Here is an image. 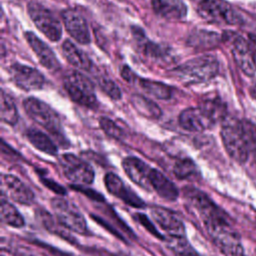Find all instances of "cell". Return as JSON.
<instances>
[{
    "label": "cell",
    "instance_id": "obj_1",
    "mask_svg": "<svg viewBox=\"0 0 256 256\" xmlns=\"http://www.w3.org/2000/svg\"><path fill=\"white\" fill-rule=\"evenodd\" d=\"M208 234L225 256H245L238 233L229 220H216L204 223Z\"/></svg>",
    "mask_w": 256,
    "mask_h": 256
},
{
    "label": "cell",
    "instance_id": "obj_2",
    "mask_svg": "<svg viewBox=\"0 0 256 256\" xmlns=\"http://www.w3.org/2000/svg\"><path fill=\"white\" fill-rule=\"evenodd\" d=\"M222 122L221 138L227 153L235 161L245 163L249 157V151L241 121L226 117Z\"/></svg>",
    "mask_w": 256,
    "mask_h": 256
},
{
    "label": "cell",
    "instance_id": "obj_3",
    "mask_svg": "<svg viewBox=\"0 0 256 256\" xmlns=\"http://www.w3.org/2000/svg\"><path fill=\"white\" fill-rule=\"evenodd\" d=\"M23 106L27 115L33 121L62 141L64 135L61 121L59 115L51 106L35 97L26 98L23 102Z\"/></svg>",
    "mask_w": 256,
    "mask_h": 256
},
{
    "label": "cell",
    "instance_id": "obj_4",
    "mask_svg": "<svg viewBox=\"0 0 256 256\" xmlns=\"http://www.w3.org/2000/svg\"><path fill=\"white\" fill-rule=\"evenodd\" d=\"M219 70L218 60L213 55H202L186 61L176 68L178 77L189 82H203L215 77Z\"/></svg>",
    "mask_w": 256,
    "mask_h": 256
},
{
    "label": "cell",
    "instance_id": "obj_5",
    "mask_svg": "<svg viewBox=\"0 0 256 256\" xmlns=\"http://www.w3.org/2000/svg\"><path fill=\"white\" fill-rule=\"evenodd\" d=\"M63 85L67 94L75 103L87 108L96 107L97 97L94 85L84 74L77 71L68 73L64 78Z\"/></svg>",
    "mask_w": 256,
    "mask_h": 256
},
{
    "label": "cell",
    "instance_id": "obj_6",
    "mask_svg": "<svg viewBox=\"0 0 256 256\" xmlns=\"http://www.w3.org/2000/svg\"><path fill=\"white\" fill-rule=\"evenodd\" d=\"M198 13L210 23L238 25L243 22L232 5L225 0H201L198 4Z\"/></svg>",
    "mask_w": 256,
    "mask_h": 256
},
{
    "label": "cell",
    "instance_id": "obj_7",
    "mask_svg": "<svg viewBox=\"0 0 256 256\" xmlns=\"http://www.w3.org/2000/svg\"><path fill=\"white\" fill-rule=\"evenodd\" d=\"M27 12L34 23L50 41L57 42L62 37V25L51 10L38 2L31 1L27 5Z\"/></svg>",
    "mask_w": 256,
    "mask_h": 256
},
{
    "label": "cell",
    "instance_id": "obj_8",
    "mask_svg": "<svg viewBox=\"0 0 256 256\" xmlns=\"http://www.w3.org/2000/svg\"><path fill=\"white\" fill-rule=\"evenodd\" d=\"M184 197L192 209L199 214L204 223L216 220H229L227 214L203 191L187 186L184 189Z\"/></svg>",
    "mask_w": 256,
    "mask_h": 256
},
{
    "label": "cell",
    "instance_id": "obj_9",
    "mask_svg": "<svg viewBox=\"0 0 256 256\" xmlns=\"http://www.w3.org/2000/svg\"><path fill=\"white\" fill-rule=\"evenodd\" d=\"M51 208L57 220L67 229L79 234L87 233V224L81 211L64 198L55 197L51 200Z\"/></svg>",
    "mask_w": 256,
    "mask_h": 256
},
{
    "label": "cell",
    "instance_id": "obj_10",
    "mask_svg": "<svg viewBox=\"0 0 256 256\" xmlns=\"http://www.w3.org/2000/svg\"><path fill=\"white\" fill-rule=\"evenodd\" d=\"M222 40L229 42L232 55L239 68L247 76H253L256 72V60L248 40L231 31H227Z\"/></svg>",
    "mask_w": 256,
    "mask_h": 256
},
{
    "label": "cell",
    "instance_id": "obj_11",
    "mask_svg": "<svg viewBox=\"0 0 256 256\" xmlns=\"http://www.w3.org/2000/svg\"><path fill=\"white\" fill-rule=\"evenodd\" d=\"M64 175L75 185H88L94 180L93 168L78 156L66 153L59 157Z\"/></svg>",
    "mask_w": 256,
    "mask_h": 256
},
{
    "label": "cell",
    "instance_id": "obj_12",
    "mask_svg": "<svg viewBox=\"0 0 256 256\" xmlns=\"http://www.w3.org/2000/svg\"><path fill=\"white\" fill-rule=\"evenodd\" d=\"M9 75L13 83L22 90H39L45 84L42 73L33 67L20 63H14L9 67Z\"/></svg>",
    "mask_w": 256,
    "mask_h": 256
},
{
    "label": "cell",
    "instance_id": "obj_13",
    "mask_svg": "<svg viewBox=\"0 0 256 256\" xmlns=\"http://www.w3.org/2000/svg\"><path fill=\"white\" fill-rule=\"evenodd\" d=\"M64 27L69 35L78 43L87 45L90 43V32L87 21L75 9L68 8L61 12Z\"/></svg>",
    "mask_w": 256,
    "mask_h": 256
},
{
    "label": "cell",
    "instance_id": "obj_14",
    "mask_svg": "<svg viewBox=\"0 0 256 256\" xmlns=\"http://www.w3.org/2000/svg\"><path fill=\"white\" fill-rule=\"evenodd\" d=\"M104 183L107 190L117 198L121 199L127 205L135 208L145 207V202L114 173H107L104 177Z\"/></svg>",
    "mask_w": 256,
    "mask_h": 256
},
{
    "label": "cell",
    "instance_id": "obj_15",
    "mask_svg": "<svg viewBox=\"0 0 256 256\" xmlns=\"http://www.w3.org/2000/svg\"><path fill=\"white\" fill-rule=\"evenodd\" d=\"M150 213L154 221L168 236H185L183 222L171 210L161 206H152L150 207Z\"/></svg>",
    "mask_w": 256,
    "mask_h": 256
},
{
    "label": "cell",
    "instance_id": "obj_16",
    "mask_svg": "<svg viewBox=\"0 0 256 256\" xmlns=\"http://www.w3.org/2000/svg\"><path fill=\"white\" fill-rule=\"evenodd\" d=\"M126 175L141 188L151 191V174L153 168L136 157H127L122 163Z\"/></svg>",
    "mask_w": 256,
    "mask_h": 256
},
{
    "label": "cell",
    "instance_id": "obj_17",
    "mask_svg": "<svg viewBox=\"0 0 256 256\" xmlns=\"http://www.w3.org/2000/svg\"><path fill=\"white\" fill-rule=\"evenodd\" d=\"M24 37L43 67L52 71H57L60 69L61 65L59 60L52 49L44 41H42L31 31H26L24 33Z\"/></svg>",
    "mask_w": 256,
    "mask_h": 256
},
{
    "label": "cell",
    "instance_id": "obj_18",
    "mask_svg": "<svg viewBox=\"0 0 256 256\" xmlns=\"http://www.w3.org/2000/svg\"><path fill=\"white\" fill-rule=\"evenodd\" d=\"M3 183L5 185L7 194L15 202L24 205H29L33 202V192L18 177L11 174H6L3 176Z\"/></svg>",
    "mask_w": 256,
    "mask_h": 256
},
{
    "label": "cell",
    "instance_id": "obj_19",
    "mask_svg": "<svg viewBox=\"0 0 256 256\" xmlns=\"http://www.w3.org/2000/svg\"><path fill=\"white\" fill-rule=\"evenodd\" d=\"M179 124L183 129L194 132L203 131L213 125L200 107H190L183 110L179 115Z\"/></svg>",
    "mask_w": 256,
    "mask_h": 256
},
{
    "label": "cell",
    "instance_id": "obj_20",
    "mask_svg": "<svg viewBox=\"0 0 256 256\" xmlns=\"http://www.w3.org/2000/svg\"><path fill=\"white\" fill-rule=\"evenodd\" d=\"M154 12L169 20H180L187 15V6L182 0H151Z\"/></svg>",
    "mask_w": 256,
    "mask_h": 256
},
{
    "label": "cell",
    "instance_id": "obj_21",
    "mask_svg": "<svg viewBox=\"0 0 256 256\" xmlns=\"http://www.w3.org/2000/svg\"><path fill=\"white\" fill-rule=\"evenodd\" d=\"M151 186L152 189L166 201H175L179 195V191L174 183L157 169L152 170Z\"/></svg>",
    "mask_w": 256,
    "mask_h": 256
},
{
    "label": "cell",
    "instance_id": "obj_22",
    "mask_svg": "<svg viewBox=\"0 0 256 256\" xmlns=\"http://www.w3.org/2000/svg\"><path fill=\"white\" fill-rule=\"evenodd\" d=\"M62 52L66 60L76 68L87 71L91 69L92 62L90 58L70 40H65L63 42Z\"/></svg>",
    "mask_w": 256,
    "mask_h": 256
},
{
    "label": "cell",
    "instance_id": "obj_23",
    "mask_svg": "<svg viewBox=\"0 0 256 256\" xmlns=\"http://www.w3.org/2000/svg\"><path fill=\"white\" fill-rule=\"evenodd\" d=\"M26 137L28 138L29 142L38 150L52 156L57 155V146L45 133L37 129H28L26 131Z\"/></svg>",
    "mask_w": 256,
    "mask_h": 256
},
{
    "label": "cell",
    "instance_id": "obj_24",
    "mask_svg": "<svg viewBox=\"0 0 256 256\" xmlns=\"http://www.w3.org/2000/svg\"><path fill=\"white\" fill-rule=\"evenodd\" d=\"M221 36L213 31L198 30L193 31L187 40V44L192 47L211 48L217 46L221 41Z\"/></svg>",
    "mask_w": 256,
    "mask_h": 256
},
{
    "label": "cell",
    "instance_id": "obj_25",
    "mask_svg": "<svg viewBox=\"0 0 256 256\" xmlns=\"http://www.w3.org/2000/svg\"><path fill=\"white\" fill-rule=\"evenodd\" d=\"M200 109L204 112V114L212 122V124L223 121L227 117L226 106L219 98L204 100L200 105Z\"/></svg>",
    "mask_w": 256,
    "mask_h": 256
},
{
    "label": "cell",
    "instance_id": "obj_26",
    "mask_svg": "<svg viewBox=\"0 0 256 256\" xmlns=\"http://www.w3.org/2000/svg\"><path fill=\"white\" fill-rule=\"evenodd\" d=\"M131 102L134 108L143 116L152 118V119H158L162 115V111L160 107L153 102L152 100L139 95V94H134L131 97Z\"/></svg>",
    "mask_w": 256,
    "mask_h": 256
},
{
    "label": "cell",
    "instance_id": "obj_27",
    "mask_svg": "<svg viewBox=\"0 0 256 256\" xmlns=\"http://www.w3.org/2000/svg\"><path fill=\"white\" fill-rule=\"evenodd\" d=\"M167 247L176 256H199L185 236H168Z\"/></svg>",
    "mask_w": 256,
    "mask_h": 256
},
{
    "label": "cell",
    "instance_id": "obj_28",
    "mask_svg": "<svg viewBox=\"0 0 256 256\" xmlns=\"http://www.w3.org/2000/svg\"><path fill=\"white\" fill-rule=\"evenodd\" d=\"M140 87L149 95L158 99H169L172 94V89L168 85L149 79H140Z\"/></svg>",
    "mask_w": 256,
    "mask_h": 256
},
{
    "label": "cell",
    "instance_id": "obj_29",
    "mask_svg": "<svg viewBox=\"0 0 256 256\" xmlns=\"http://www.w3.org/2000/svg\"><path fill=\"white\" fill-rule=\"evenodd\" d=\"M1 220L9 226L21 228L25 225V221L19 211L8 201H1Z\"/></svg>",
    "mask_w": 256,
    "mask_h": 256
},
{
    "label": "cell",
    "instance_id": "obj_30",
    "mask_svg": "<svg viewBox=\"0 0 256 256\" xmlns=\"http://www.w3.org/2000/svg\"><path fill=\"white\" fill-rule=\"evenodd\" d=\"M1 119L10 125H14L18 121V111L15 102L4 90L1 92Z\"/></svg>",
    "mask_w": 256,
    "mask_h": 256
},
{
    "label": "cell",
    "instance_id": "obj_31",
    "mask_svg": "<svg viewBox=\"0 0 256 256\" xmlns=\"http://www.w3.org/2000/svg\"><path fill=\"white\" fill-rule=\"evenodd\" d=\"M196 164L191 159H182L174 166V174L178 179H190L198 175Z\"/></svg>",
    "mask_w": 256,
    "mask_h": 256
},
{
    "label": "cell",
    "instance_id": "obj_32",
    "mask_svg": "<svg viewBox=\"0 0 256 256\" xmlns=\"http://www.w3.org/2000/svg\"><path fill=\"white\" fill-rule=\"evenodd\" d=\"M249 154H252L256 162V125L248 120L241 121Z\"/></svg>",
    "mask_w": 256,
    "mask_h": 256
},
{
    "label": "cell",
    "instance_id": "obj_33",
    "mask_svg": "<svg viewBox=\"0 0 256 256\" xmlns=\"http://www.w3.org/2000/svg\"><path fill=\"white\" fill-rule=\"evenodd\" d=\"M144 40H146V38L142 40L144 53L148 57H150L152 59H156V60H164V59L170 57V53L167 48H164L159 44H156V43H153L150 41H144Z\"/></svg>",
    "mask_w": 256,
    "mask_h": 256
},
{
    "label": "cell",
    "instance_id": "obj_34",
    "mask_svg": "<svg viewBox=\"0 0 256 256\" xmlns=\"http://www.w3.org/2000/svg\"><path fill=\"white\" fill-rule=\"evenodd\" d=\"M99 124H100V127L104 130V132L108 136H110L114 139H117V140H120V139L124 138L125 133L122 130V128H120L111 119H109L107 117H101L100 120H99Z\"/></svg>",
    "mask_w": 256,
    "mask_h": 256
},
{
    "label": "cell",
    "instance_id": "obj_35",
    "mask_svg": "<svg viewBox=\"0 0 256 256\" xmlns=\"http://www.w3.org/2000/svg\"><path fill=\"white\" fill-rule=\"evenodd\" d=\"M40 218L42 220V223L44 224V226L46 227V229L50 230L51 232L53 233H56L58 235H61L62 237H65L66 239H68L70 237L69 233L66 232L63 227H65L63 224H61L60 222L59 223H56L54 221V219L51 217L50 214L46 213V211H43L42 213H40Z\"/></svg>",
    "mask_w": 256,
    "mask_h": 256
},
{
    "label": "cell",
    "instance_id": "obj_36",
    "mask_svg": "<svg viewBox=\"0 0 256 256\" xmlns=\"http://www.w3.org/2000/svg\"><path fill=\"white\" fill-rule=\"evenodd\" d=\"M99 86L101 90L110 98L114 100H118L121 98V89L113 80L106 77H102L99 79Z\"/></svg>",
    "mask_w": 256,
    "mask_h": 256
},
{
    "label": "cell",
    "instance_id": "obj_37",
    "mask_svg": "<svg viewBox=\"0 0 256 256\" xmlns=\"http://www.w3.org/2000/svg\"><path fill=\"white\" fill-rule=\"evenodd\" d=\"M41 181L43 182V184L45 186H47L50 190H52L53 192L59 194V195H65L66 194V190L58 183L54 182L52 179H49V178H45L43 176H41Z\"/></svg>",
    "mask_w": 256,
    "mask_h": 256
},
{
    "label": "cell",
    "instance_id": "obj_38",
    "mask_svg": "<svg viewBox=\"0 0 256 256\" xmlns=\"http://www.w3.org/2000/svg\"><path fill=\"white\" fill-rule=\"evenodd\" d=\"M136 216H137V218H138V221H139L143 226L147 227V229H148L151 233H153L154 235H156V237L163 238V237H161V234H159V232H158V231L154 228V226L149 222V219H148L145 215H143V214H137Z\"/></svg>",
    "mask_w": 256,
    "mask_h": 256
},
{
    "label": "cell",
    "instance_id": "obj_39",
    "mask_svg": "<svg viewBox=\"0 0 256 256\" xmlns=\"http://www.w3.org/2000/svg\"><path fill=\"white\" fill-rule=\"evenodd\" d=\"M121 76L127 81V82H134L137 78L136 75L133 73V71L128 66H123L121 70Z\"/></svg>",
    "mask_w": 256,
    "mask_h": 256
},
{
    "label": "cell",
    "instance_id": "obj_40",
    "mask_svg": "<svg viewBox=\"0 0 256 256\" xmlns=\"http://www.w3.org/2000/svg\"><path fill=\"white\" fill-rule=\"evenodd\" d=\"M248 42H249V45L252 49V52H253L255 60H256V35L249 34L248 35Z\"/></svg>",
    "mask_w": 256,
    "mask_h": 256
},
{
    "label": "cell",
    "instance_id": "obj_41",
    "mask_svg": "<svg viewBox=\"0 0 256 256\" xmlns=\"http://www.w3.org/2000/svg\"><path fill=\"white\" fill-rule=\"evenodd\" d=\"M2 256H4V255H2Z\"/></svg>",
    "mask_w": 256,
    "mask_h": 256
},
{
    "label": "cell",
    "instance_id": "obj_42",
    "mask_svg": "<svg viewBox=\"0 0 256 256\" xmlns=\"http://www.w3.org/2000/svg\"><path fill=\"white\" fill-rule=\"evenodd\" d=\"M255 252H256V250H255Z\"/></svg>",
    "mask_w": 256,
    "mask_h": 256
}]
</instances>
